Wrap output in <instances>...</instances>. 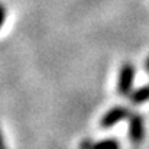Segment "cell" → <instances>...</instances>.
<instances>
[{
  "label": "cell",
  "mask_w": 149,
  "mask_h": 149,
  "mask_svg": "<svg viewBox=\"0 0 149 149\" xmlns=\"http://www.w3.org/2000/svg\"><path fill=\"white\" fill-rule=\"evenodd\" d=\"M120 142L114 138L101 139L97 142H93L91 139H83L80 142V149H120Z\"/></svg>",
  "instance_id": "277c9868"
},
{
  "label": "cell",
  "mask_w": 149,
  "mask_h": 149,
  "mask_svg": "<svg viewBox=\"0 0 149 149\" xmlns=\"http://www.w3.org/2000/svg\"><path fill=\"white\" fill-rule=\"evenodd\" d=\"M0 149H7V148H6V145H3V146H1Z\"/></svg>",
  "instance_id": "ba28073f"
},
{
  "label": "cell",
  "mask_w": 149,
  "mask_h": 149,
  "mask_svg": "<svg viewBox=\"0 0 149 149\" xmlns=\"http://www.w3.org/2000/svg\"><path fill=\"white\" fill-rule=\"evenodd\" d=\"M4 145V141H3V133H1V130H0V148Z\"/></svg>",
  "instance_id": "52a82bcc"
},
{
  "label": "cell",
  "mask_w": 149,
  "mask_h": 149,
  "mask_svg": "<svg viewBox=\"0 0 149 149\" xmlns=\"http://www.w3.org/2000/svg\"><path fill=\"white\" fill-rule=\"evenodd\" d=\"M129 99H130V101L133 104H142V103L148 101L149 100V84L148 86H142L138 90H133L130 93Z\"/></svg>",
  "instance_id": "5b68a950"
},
{
  "label": "cell",
  "mask_w": 149,
  "mask_h": 149,
  "mask_svg": "<svg viewBox=\"0 0 149 149\" xmlns=\"http://www.w3.org/2000/svg\"><path fill=\"white\" fill-rule=\"evenodd\" d=\"M4 20H6V7L3 4H0V28L3 26Z\"/></svg>",
  "instance_id": "8992f818"
},
{
  "label": "cell",
  "mask_w": 149,
  "mask_h": 149,
  "mask_svg": "<svg viewBox=\"0 0 149 149\" xmlns=\"http://www.w3.org/2000/svg\"><path fill=\"white\" fill-rule=\"evenodd\" d=\"M130 110L127 107H123V106H114L111 107L109 111H106L103 114V117L100 119V126L103 129H109V127H113L114 125H117L119 122L125 120V119H129L130 116Z\"/></svg>",
  "instance_id": "3957f363"
},
{
  "label": "cell",
  "mask_w": 149,
  "mask_h": 149,
  "mask_svg": "<svg viewBox=\"0 0 149 149\" xmlns=\"http://www.w3.org/2000/svg\"><path fill=\"white\" fill-rule=\"evenodd\" d=\"M129 139L133 145H141L145 139V123H143V117L139 113L132 111L129 116Z\"/></svg>",
  "instance_id": "7a4b0ae2"
},
{
  "label": "cell",
  "mask_w": 149,
  "mask_h": 149,
  "mask_svg": "<svg viewBox=\"0 0 149 149\" xmlns=\"http://www.w3.org/2000/svg\"><path fill=\"white\" fill-rule=\"evenodd\" d=\"M133 81H135V65L130 62H125L119 71L117 80V91L120 96L129 97L133 91Z\"/></svg>",
  "instance_id": "6da1fadb"
}]
</instances>
